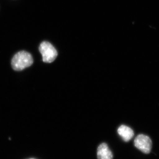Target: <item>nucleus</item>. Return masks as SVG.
Segmentation results:
<instances>
[{"label": "nucleus", "instance_id": "39448f33", "mask_svg": "<svg viewBox=\"0 0 159 159\" xmlns=\"http://www.w3.org/2000/svg\"><path fill=\"white\" fill-rule=\"evenodd\" d=\"M118 133L125 142H129L134 136L133 129L125 125H122L118 129Z\"/></svg>", "mask_w": 159, "mask_h": 159}, {"label": "nucleus", "instance_id": "20e7f679", "mask_svg": "<svg viewBox=\"0 0 159 159\" xmlns=\"http://www.w3.org/2000/svg\"><path fill=\"white\" fill-rule=\"evenodd\" d=\"M113 154L106 143L100 144L97 148L98 159H112Z\"/></svg>", "mask_w": 159, "mask_h": 159}, {"label": "nucleus", "instance_id": "7ed1b4c3", "mask_svg": "<svg viewBox=\"0 0 159 159\" xmlns=\"http://www.w3.org/2000/svg\"><path fill=\"white\" fill-rule=\"evenodd\" d=\"M134 145L137 148L145 154L149 153L151 150L152 142L150 138L144 134H139L134 140Z\"/></svg>", "mask_w": 159, "mask_h": 159}, {"label": "nucleus", "instance_id": "f257e3e1", "mask_svg": "<svg viewBox=\"0 0 159 159\" xmlns=\"http://www.w3.org/2000/svg\"><path fill=\"white\" fill-rule=\"evenodd\" d=\"M32 55L26 51H20L16 53L11 60L12 68L16 71H21L29 67L33 64Z\"/></svg>", "mask_w": 159, "mask_h": 159}, {"label": "nucleus", "instance_id": "423d86ee", "mask_svg": "<svg viewBox=\"0 0 159 159\" xmlns=\"http://www.w3.org/2000/svg\"></svg>", "mask_w": 159, "mask_h": 159}, {"label": "nucleus", "instance_id": "f03ea898", "mask_svg": "<svg viewBox=\"0 0 159 159\" xmlns=\"http://www.w3.org/2000/svg\"><path fill=\"white\" fill-rule=\"evenodd\" d=\"M39 51L42 55L43 62H53L57 57V52L56 49L48 42H43L40 45Z\"/></svg>", "mask_w": 159, "mask_h": 159}]
</instances>
